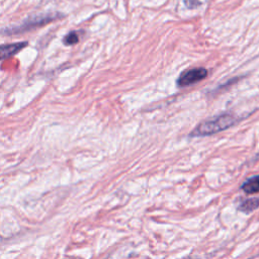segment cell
Here are the masks:
<instances>
[{
    "instance_id": "cell-1",
    "label": "cell",
    "mask_w": 259,
    "mask_h": 259,
    "mask_svg": "<svg viewBox=\"0 0 259 259\" xmlns=\"http://www.w3.org/2000/svg\"><path fill=\"white\" fill-rule=\"evenodd\" d=\"M239 121L238 117L230 112L222 113L215 117L200 122L190 134L191 137H203L225 131Z\"/></svg>"
},
{
    "instance_id": "cell-2",
    "label": "cell",
    "mask_w": 259,
    "mask_h": 259,
    "mask_svg": "<svg viewBox=\"0 0 259 259\" xmlns=\"http://www.w3.org/2000/svg\"><path fill=\"white\" fill-rule=\"evenodd\" d=\"M64 15L59 14V13H54V14H44V15H38L31 17L29 19H26L23 23L15 26H10L3 28L2 33L3 34H15V33H22L27 30H30L32 28L42 26L49 22H52L58 18H62Z\"/></svg>"
},
{
    "instance_id": "cell-3",
    "label": "cell",
    "mask_w": 259,
    "mask_h": 259,
    "mask_svg": "<svg viewBox=\"0 0 259 259\" xmlns=\"http://www.w3.org/2000/svg\"><path fill=\"white\" fill-rule=\"evenodd\" d=\"M207 73L208 72L205 68H202V67L192 68L180 75V77L177 80V85L180 87L190 86L204 79L207 76Z\"/></svg>"
},
{
    "instance_id": "cell-4",
    "label": "cell",
    "mask_w": 259,
    "mask_h": 259,
    "mask_svg": "<svg viewBox=\"0 0 259 259\" xmlns=\"http://www.w3.org/2000/svg\"><path fill=\"white\" fill-rule=\"evenodd\" d=\"M26 41H19V42H13V44H5L1 46V60L4 61L5 59L17 54L19 51H21L24 47H26Z\"/></svg>"
},
{
    "instance_id": "cell-5",
    "label": "cell",
    "mask_w": 259,
    "mask_h": 259,
    "mask_svg": "<svg viewBox=\"0 0 259 259\" xmlns=\"http://www.w3.org/2000/svg\"><path fill=\"white\" fill-rule=\"evenodd\" d=\"M242 190L247 194L259 193V175L249 178L242 184Z\"/></svg>"
},
{
    "instance_id": "cell-6",
    "label": "cell",
    "mask_w": 259,
    "mask_h": 259,
    "mask_svg": "<svg viewBox=\"0 0 259 259\" xmlns=\"http://www.w3.org/2000/svg\"><path fill=\"white\" fill-rule=\"evenodd\" d=\"M259 205V198H252L244 201L240 206V209L243 211H251Z\"/></svg>"
},
{
    "instance_id": "cell-7",
    "label": "cell",
    "mask_w": 259,
    "mask_h": 259,
    "mask_svg": "<svg viewBox=\"0 0 259 259\" xmlns=\"http://www.w3.org/2000/svg\"><path fill=\"white\" fill-rule=\"evenodd\" d=\"M79 40V37H78V34L75 32V31H71L69 32L67 35H65V37L63 38V42L66 45V46H71V45H74L76 42H78Z\"/></svg>"
}]
</instances>
